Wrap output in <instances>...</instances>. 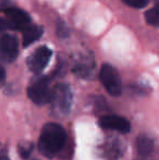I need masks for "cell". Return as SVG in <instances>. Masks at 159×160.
Here are the masks:
<instances>
[{
  "instance_id": "cell-8",
  "label": "cell",
  "mask_w": 159,
  "mask_h": 160,
  "mask_svg": "<svg viewBox=\"0 0 159 160\" xmlns=\"http://www.w3.org/2000/svg\"><path fill=\"white\" fill-rule=\"evenodd\" d=\"M98 123L105 130L118 131L123 134H127L131 131V123L129 120L117 114H105L98 119Z\"/></svg>"
},
{
  "instance_id": "cell-12",
  "label": "cell",
  "mask_w": 159,
  "mask_h": 160,
  "mask_svg": "<svg viewBox=\"0 0 159 160\" xmlns=\"http://www.w3.org/2000/svg\"><path fill=\"white\" fill-rule=\"evenodd\" d=\"M104 149L105 156L110 160L118 159L122 155V145H121V142L118 138L108 141V143L105 145Z\"/></svg>"
},
{
  "instance_id": "cell-9",
  "label": "cell",
  "mask_w": 159,
  "mask_h": 160,
  "mask_svg": "<svg viewBox=\"0 0 159 160\" xmlns=\"http://www.w3.org/2000/svg\"><path fill=\"white\" fill-rule=\"evenodd\" d=\"M94 68H95V61L93 58L84 57L81 58L75 62L72 71L77 78H89L93 75Z\"/></svg>"
},
{
  "instance_id": "cell-13",
  "label": "cell",
  "mask_w": 159,
  "mask_h": 160,
  "mask_svg": "<svg viewBox=\"0 0 159 160\" xmlns=\"http://www.w3.org/2000/svg\"><path fill=\"white\" fill-rule=\"evenodd\" d=\"M145 20L149 25L159 28V3L145 12Z\"/></svg>"
},
{
  "instance_id": "cell-3",
  "label": "cell",
  "mask_w": 159,
  "mask_h": 160,
  "mask_svg": "<svg viewBox=\"0 0 159 160\" xmlns=\"http://www.w3.org/2000/svg\"><path fill=\"white\" fill-rule=\"evenodd\" d=\"M27 96L34 103L38 106L51 102L52 88L50 87L49 76H38L32 81L27 87Z\"/></svg>"
},
{
  "instance_id": "cell-11",
  "label": "cell",
  "mask_w": 159,
  "mask_h": 160,
  "mask_svg": "<svg viewBox=\"0 0 159 160\" xmlns=\"http://www.w3.org/2000/svg\"><path fill=\"white\" fill-rule=\"evenodd\" d=\"M154 141L146 135H140L136 141V148L140 156L148 157L154 152Z\"/></svg>"
},
{
  "instance_id": "cell-16",
  "label": "cell",
  "mask_w": 159,
  "mask_h": 160,
  "mask_svg": "<svg viewBox=\"0 0 159 160\" xmlns=\"http://www.w3.org/2000/svg\"><path fill=\"white\" fill-rule=\"evenodd\" d=\"M121 1L124 2L127 6L135 9H142L148 3V0H121Z\"/></svg>"
},
{
  "instance_id": "cell-6",
  "label": "cell",
  "mask_w": 159,
  "mask_h": 160,
  "mask_svg": "<svg viewBox=\"0 0 159 160\" xmlns=\"http://www.w3.org/2000/svg\"><path fill=\"white\" fill-rule=\"evenodd\" d=\"M51 56H52V50L49 47H38L27 58L26 64L34 74H40L48 65L51 59Z\"/></svg>"
},
{
  "instance_id": "cell-18",
  "label": "cell",
  "mask_w": 159,
  "mask_h": 160,
  "mask_svg": "<svg viewBox=\"0 0 159 160\" xmlns=\"http://www.w3.org/2000/svg\"><path fill=\"white\" fill-rule=\"evenodd\" d=\"M0 160H10V158L7 156L6 152H3V154H2V156H1V159H0Z\"/></svg>"
},
{
  "instance_id": "cell-2",
  "label": "cell",
  "mask_w": 159,
  "mask_h": 160,
  "mask_svg": "<svg viewBox=\"0 0 159 160\" xmlns=\"http://www.w3.org/2000/svg\"><path fill=\"white\" fill-rule=\"evenodd\" d=\"M2 12L4 13V17H2L0 20L1 32H4L8 28L12 31L23 32L28 25H31V17L28 15V13L17 7L11 6L10 8L6 9Z\"/></svg>"
},
{
  "instance_id": "cell-10",
  "label": "cell",
  "mask_w": 159,
  "mask_h": 160,
  "mask_svg": "<svg viewBox=\"0 0 159 160\" xmlns=\"http://www.w3.org/2000/svg\"><path fill=\"white\" fill-rule=\"evenodd\" d=\"M44 34V30L42 26L36 25V24H31L25 30L22 32V38H23V47L31 46L33 42L38 40Z\"/></svg>"
},
{
  "instance_id": "cell-1",
  "label": "cell",
  "mask_w": 159,
  "mask_h": 160,
  "mask_svg": "<svg viewBox=\"0 0 159 160\" xmlns=\"http://www.w3.org/2000/svg\"><path fill=\"white\" fill-rule=\"evenodd\" d=\"M67 142V133L61 124L56 122H48L42 127L38 139L39 152L49 159L56 157Z\"/></svg>"
},
{
  "instance_id": "cell-15",
  "label": "cell",
  "mask_w": 159,
  "mask_h": 160,
  "mask_svg": "<svg viewBox=\"0 0 159 160\" xmlns=\"http://www.w3.org/2000/svg\"><path fill=\"white\" fill-rule=\"evenodd\" d=\"M56 32H57V35L59 36L60 38H67L69 36V28L68 26L66 25L62 20H59L57 22V25H56Z\"/></svg>"
},
{
  "instance_id": "cell-5",
  "label": "cell",
  "mask_w": 159,
  "mask_h": 160,
  "mask_svg": "<svg viewBox=\"0 0 159 160\" xmlns=\"http://www.w3.org/2000/svg\"><path fill=\"white\" fill-rule=\"evenodd\" d=\"M99 80L109 95L119 97L122 94V81L120 74L111 64H102L99 72Z\"/></svg>"
},
{
  "instance_id": "cell-17",
  "label": "cell",
  "mask_w": 159,
  "mask_h": 160,
  "mask_svg": "<svg viewBox=\"0 0 159 160\" xmlns=\"http://www.w3.org/2000/svg\"><path fill=\"white\" fill-rule=\"evenodd\" d=\"M6 83V70L4 68H1V85L3 86Z\"/></svg>"
},
{
  "instance_id": "cell-14",
  "label": "cell",
  "mask_w": 159,
  "mask_h": 160,
  "mask_svg": "<svg viewBox=\"0 0 159 160\" xmlns=\"http://www.w3.org/2000/svg\"><path fill=\"white\" fill-rule=\"evenodd\" d=\"M33 149H34V145L32 143H20L17 145V152H19L21 158L24 160L30 158Z\"/></svg>"
},
{
  "instance_id": "cell-19",
  "label": "cell",
  "mask_w": 159,
  "mask_h": 160,
  "mask_svg": "<svg viewBox=\"0 0 159 160\" xmlns=\"http://www.w3.org/2000/svg\"><path fill=\"white\" fill-rule=\"evenodd\" d=\"M32 160H38V159H32Z\"/></svg>"
},
{
  "instance_id": "cell-4",
  "label": "cell",
  "mask_w": 159,
  "mask_h": 160,
  "mask_svg": "<svg viewBox=\"0 0 159 160\" xmlns=\"http://www.w3.org/2000/svg\"><path fill=\"white\" fill-rule=\"evenodd\" d=\"M73 101V95L71 87L68 84H57L52 87V98L51 105L52 109L61 116H68L71 111Z\"/></svg>"
},
{
  "instance_id": "cell-7",
  "label": "cell",
  "mask_w": 159,
  "mask_h": 160,
  "mask_svg": "<svg viewBox=\"0 0 159 160\" xmlns=\"http://www.w3.org/2000/svg\"><path fill=\"white\" fill-rule=\"evenodd\" d=\"M19 55V42L12 34L3 33L0 39V56L6 63H11Z\"/></svg>"
}]
</instances>
